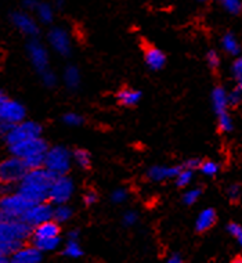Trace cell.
<instances>
[{
  "label": "cell",
  "mask_w": 242,
  "mask_h": 263,
  "mask_svg": "<svg viewBox=\"0 0 242 263\" xmlns=\"http://www.w3.org/2000/svg\"><path fill=\"white\" fill-rule=\"evenodd\" d=\"M31 230L19 219H0V254L10 258L29 240Z\"/></svg>",
  "instance_id": "obj_1"
},
{
  "label": "cell",
  "mask_w": 242,
  "mask_h": 263,
  "mask_svg": "<svg viewBox=\"0 0 242 263\" xmlns=\"http://www.w3.org/2000/svg\"><path fill=\"white\" fill-rule=\"evenodd\" d=\"M43 166L50 171L54 176L68 175L72 166V157L71 151L64 145H54L49 147L45 153V163Z\"/></svg>",
  "instance_id": "obj_2"
},
{
  "label": "cell",
  "mask_w": 242,
  "mask_h": 263,
  "mask_svg": "<svg viewBox=\"0 0 242 263\" xmlns=\"http://www.w3.org/2000/svg\"><path fill=\"white\" fill-rule=\"evenodd\" d=\"M43 135V126L36 121H27L24 119L21 122L15 123L10 127L9 132L5 135V141L7 145L15 144L18 141L27 140L31 137H39Z\"/></svg>",
  "instance_id": "obj_3"
},
{
  "label": "cell",
  "mask_w": 242,
  "mask_h": 263,
  "mask_svg": "<svg viewBox=\"0 0 242 263\" xmlns=\"http://www.w3.org/2000/svg\"><path fill=\"white\" fill-rule=\"evenodd\" d=\"M73 191H75V184H73V180L68 175L55 176L53 183L50 184V189H49L47 201L51 205L68 204L71 198H72Z\"/></svg>",
  "instance_id": "obj_4"
},
{
  "label": "cell",
  "mask_w": 242,
  "mask_h": 263,
  "mask_svg": "<svg viewBox=\"0 0 242 263\" xmlns=\"http://www.w3.org/2000/svg\"><path fill=\"white\" fill-rule=\"evenodd\" d=\"M27 173V168L23 159L11 155L10 158L0 161V184L14 186L21 182L24 175Z\"/></svg>",
  "instance_id": "obj_5"
},
{
  "label": "cell",
  "mask_w": 242,
  "mask_h": 263,
  "mask_svg": "<svg viewBox=\"0 0 242 263\" xmlns=\"http://www.w3.org/2000/svg\"><path fill=\"white\" fill-rule=\"evenodd\" d=\"M25 118H27V108L19 101L9 99L0 90V121L13 126Z\"/></svg>",
  "instance_id": "obj_6"
},
{
  "label": "cell",
  "mask_w": 242,
  "mask_h": 263,
  "mask_svg": "<svg viewBox=\"0 0 242 263\" xmlns=\"http://www.w3.org/2000/svg\"><path fill=\"white\" fill-rule=\"evenodd\" d=\"M49 147L50 145L46 141V139H43V136H39L31 137V139H27V140L18 141L15 144L9 145V150L11 155L24 159L35 154H45Z\"/></svg>",
  "instance_id": "obj_7"
},
{
  "label": "cell",
  "mask_w": 242,
  "mask_h": 263,
  "mask_svg": "<svg viewBox=\"0 0 242 263\" xmlns=\"http://www.w3.org/2000/svg\"><path fill=\"white\" fill-rule=\"evenodd\" d=\"M53 216V205L49 201H42V202H36L32 204L25 212L21 215L19 220H23L25 224L33 229L37 224L46 222Z\"/></svg>",
  "instance_id": "obj_8"
},
{
  "label": "cell",
  "mask_w": 242,
  "mask_h": 263,
  "mask_svg": "<svg viewBox=\"0 0 242 263\" xmlns=\"http://www.w3.org/2000/svg\"><path fill=\"white\" fill-rule=\"evenodd\" d=\"M47 42H49L50 47L57 54L63 55V57L71 55V51H72V41H71L68 31H65L64 28H51L49 33H47Z\"/></svg>",
  "instance_id": "obj_9"
},
{
  "label": "cell",
  "mask_w": 242,
  "mask_h": 263,
  "mask_svg": "<svg viewBox=\"0 0 242 263\" xmlns=\"http://www.w3.org/2000/svg\"><path fill=\"white\" fill-rule=\"evenodd\" d=\"M28 55L32 63L33 68L36 69L37 73H42L43 71L49 69V51H47L46 46L43 45L41 41H37L36 37H32L28 42L27 45Z\"/></svg>",
  "instance_id": "obj_10"
},
{
  "label": "cell",
  "mask_w": 242,
  "mask_h": 263,
  "mask_svg": "<svg viewBox=\"0 0 242 263\" xmlns=\"http://www.w3.org/2000/svg\"><path fill=\"white\" fill-rule=\"evenodd\" d=\"M11 21H13L14 27L17 28L21 33H24L25 36H37V33H39V25H37L36 21L28 13L15 11V13L11 14Z\"/></svg>",
  "instance_id": "obj_11"
},
{
  "label": "cell",
  "mask_w": 242,
  "mask_h": 263,
  "mask_svg": "<svg viewBox=\"0 0 242 263\" xmlns=\"http://www.w3.org/2000/svg\"><path fill=\"white\" fill-rule=\"evenodd\" d=\"M183 168V165H152L148 171H147V177L151 182H165V180H170L174 179Z\"/></svg>",
  "instance_id": "obj_12"
},
{
  "label": "cell",
  "mask_w": 242,
  "mask_h": 263,
  "mask_svg": "<svg viewBox=\"0 0 242 263\" xmlns=\"http://www.w3.org/2000/svg\"><path fill=\"white\" fill-rule=\"evenodd\" d=\"M10 259L13 263H41L43 260V254L35 245H27L25 242L10 256Z\"/></svg>",
  "instance_id": "obj_13"
},
{
  "label": "cell",
  "mask_w": 242,
  "mask_h": 263,
  "mask_svg": "<svg viewBox=\"0 0 242 263\" xmlns=\"http://www.w3.org/2000/svg\"><path fill=\"white\" fill-rule=\"evenodd\" d=\"M144 63L151 71H160L166 65V55L155 46H144Z\"/></svg>",
  "instance_id": "obj_14"
},
{
  "label": "cell",
  "mask_w": 242,
  "mask_h": 263,
  "mask_svg": "<svg viewBox=\"0 0 242 263\" xmlns=\"http://www.w3.org/2000/svg\"><path fill=\"white\" fill-rule=\"evenodd\" d=\"M61 233V224L54 219H49L46 222L37 224L31 230L29 240L32 238H46V237H58Z\"/></svg>",
  "instance_id": "obj_15"
},
{
  "label": "cell",
  "mask_w": 242,
  "mask_h": 263,
  "mask_svg": "<svg viewBox=\"0 0 242 263\" xmlns=\"http://www.w3.org/2000/svg\"><path fill=\"white\" fill-rule=\"evenodd\" d=\"M217 222V212L213 208H205L199 212L195 220V230L196 233H206L209 232L212 227L215 226Z\"/></svg>",
  "instance_id": "obj_16"
},
{
  "label": "cell",
  "mask_w": 242,
  "mask_h": 263,
  "mask_svg": "<svg viewBox=\"0 0 242 263\" xmlns=\"http://www.w3.org/2000/svg\"><path fill=\"white\" fill-rule=\"evenodd\" d=\"M143 97V93L138 89L134 87L125 86L119 89L116 93V100L122 107H136L140 103Z\"/></svg>",
  "instance_id": "obj_17"
},
{
  "label": "cell",
  "mask_w": 242,
  "mask_h": 263,
  "mask_svg": "<svg viewBox=\"0 0 242 263\" xmlns=\"http://www.w3.org/2000/svg\"><path fill=\"white\" fill-rule=\"evenodd\" d=\"M210 100H212V107H213L216 115L229 111L230 107L229 103H227V90L223 86H216L212 90Z\"/></svg>",
  "instance_id": "obj_18"
},
{
  "label": "cell",
  "mask_w": 242,
  "mask_h": 263,
  "mask_svg": "<svg viewBox=\"0 0 242 263\" xmlns=\"http://www.w3.org/2000/svg\"><path fill=\"white\" fill-rule=\"evenodd\" d=\"M31 244L35 245L42 254L57 251L61 245V238L58 237H46V238H32Z\"/></svg>",
  "instance_id": "obj_19"
},
{
  "label": "cell",
  "mask_w": 242,
  "mask_h": 263,
  "mask_svg": "<svg viewBox=\"0 0 242 263\" xmlns=\"http://www.w3.org/2000/svg\"><path fill=\"white\" fill-rule=\"evenodd\" d=\"M220 43H221V49H223L227 54L233 55V57H238L239 53H241V46H239V42H238L237 36L234 35L233 32H227V33H224Z\"/></svg>",
  "instance_id": "obj_20"
},
{
  "label": "cell",
  "mask_w": 242,
  "mask_h": 263,
  "mask_svg": "<svg viewBox=\"0 0 242 263\" xmlns=\"http://www.w3.org/2000/svg\"><path fill=\"white\" fill-rule=\"evenodd\" d=\"M63 79H64L65 86L68 87L69 90H76L80 85V72L75 65H68L64 69Z\"/></svg>",
  "instance_id": "obj_21"
},
{
  "label": "cell",
  "mask_w": 242,
  "mask_h": 263,
  "mask_svg": "<svg viewBox=\"0 0 242 263\" xmlns=\"http://www.w3.org/2000/svg\"><path fill=\"white\" fill-rule=\"evenodd\" d=\"M71 157H72V162L75 163V165H78L79 168H92V154H90L86 148H75V150L71 153Z\"/></svg>",
  "instance_id": "obj_22"
},
{
  "label": "cell",
  "mask_w": 242,
  "mask_h": 263,
  "mask_svg": "<svg viewBox=\"0 0 242 263\" xmlns=\"http://www.w3.org/2000/svg\"><path fill=\"white\" fill-rule=\"evenodd\" d=\"M72 216L73 211L68 204L53 205V216H51V219H54L55 222L59 223V224H63V223H67L68 220H71Z\"/></svg>",
  "instance_id": "obj_23"
},
{
  "label": "cell",
  "mask_w": 242,
  "mask_h": 263,
  "mask_svg": "<svg viewBox=\"0 0 242 263\" xmlns=\"http://www.w3.org/2000/svg\"><path fill=\"white\" fill-rule=\"evenodd\" d=\"M63 255L65 258L69 259H79L83 256V250L80 244H79V240H71L68 238L67 242L64 244V248H63Z\"/></svg>",
  "instance_id": "obj_24"
},
{
  "label": "cell",
  "mask_w": 242,
  "mask_h": 263,
  "mask_svg": "<svg viewBox=\"0 0 242 263\" xmlns=\"http://www.w3.org/2000/svg\"><path fill=\"white\" fill-rule=\"evenodd\" d=\"M35 11H36L37 20H39L42 24L49 25V24H51L54 21V11H53L50 5H47V3H41V2H39Z\"/></svg>",
  "instance_id": "obj_25"
},
{
  "label": "cell",
  "mask_w": 242,
  "mask_h": 263,
  "mask_svg": "<svg viewBox=\"0 0 242 263\" xmlns=\"http://www.w3.org/2000/svg\"><path fill=\"white\" fill-rule=\"evenodd\" d=\"M198 171L206 177H215L219 175L220 165L213 159H205V161H201Z\"/></svg>",
  "instance_id": "obj_26"
},
{
  "label": "cell",
  "mask_w": 242,
  "mask_h": 263,
  "mask_svg": "<svg viewBox=\"0 0 242 263\" xmlns=\"http://www.w3.org/2000/svg\"><path fill=\"white\" fill-rule=\"evenodd\" d=\"M192 179H194V171L187 168H182V171L176 175L173 180L176 183V186L178 189H184V187L190 186V183L192 182Z\"/></svg>",
  "instance_id": "obj_27"
},
{
  "label": "cell",
  "mask_w": 242,
  "mask_h": 263,
  "mask_svg": "<svg viewBox=\"0 0 242 263\" xmlns=\"http://www.w3.org/2000/svg\"><path fill=\"white\" fill-rule=\"evenodd\" d=\"M242 101V85L235 83V86L230 91H227V103L231 108H237Z\"/></svg>",
  "instance_id": "obj_28"
},
{
  "label": "cell",
  "mask_w": 242,
  "mask_h": 263,
  "mask_svg": "<svg viewBox=\"0 0 242 263\" xmlns=\"http://www.w3.org/2000/svg\"><path fill=\"white\" fill-rule=\"evenodd\" d=\"M216 117H217V127H219V130L221 133H230V132H233L234 122L233 118L230 117L229 111L227 112L219 114Z\"/></svg>",
  "instance_id": "obj_29"
},
{
  "label": "cell",
  "mask_w": 242,
  "mask_h": 263,
  "mask_svg": "<svg viewBox=\"0 0 242 263\" xmlns=\"http://www.w3.org/2000/svg\"><path fill=\"white\" fill-rule=\"evenodd\" d=\"M201 195H202V189H199V187L190 189V190H187L186 193H184L183 197H182V201H183L184 205L191 206V205L195 204L196 201L201 198Z\"/></svg>",
  "instance_id": "obj_30"
},
{
  "label": "cell",
  "mask_w": 242,
  "mask_h": 263,
  "mask_svg": "<svg viewBox=\"0 0 242 263\" xmlns=\"http://www.w3.org/2000/svg\"><path fill=\"white\" fill-rule=\"evenodd\" d=\"M23 162H24V165H25L27 171L42 168V166H43V163H45V154L31 155V157H27V158H24Z\"/></svg>",
  "instance_id": "obj_31"
},
{
  "label": "cell",
  "mask_w": 242,
  "mask_h": 263,
  "mask_svg": "<svg viewBox=\"0 0 242 263\" xmlns=\"http://www.w3.org/2000/svg\"><path fill=\"white\" fill-rule=\"evenodd\" d=\"M63 122L67 125V126H72V127H78L82 126L85 119L78 112H67L63 115Z\"/></svg>",
  "instance_id": "obj_32"
},
{
  "label": "cell",
  "mask_w": 242,
  "mask_h": 263,
  "mask_svg": "<svg viewBox=\"0 0 242 263\" xmlns=\"http://www.w3.org/2000/svg\"><path fill=\"white\" fill-rule=\"evenodd\" d=\"M230 73H231V78H233L235 83L242 85V60L239 59V55L235 57V60H234L233 64H231V67H230Z\"/></svg>",
  "instance_id": "obj_33"
},
{
  "label": "cell",
  "mask_w": 242,
  "mask_h": 263,
  "mask_svg": "<svg viewBox=\"0 0 242 263\" xmlns=\"http://www.w3.org/2000/svg\"><path fill=\"white\" fill-rule=\"evenodd\" d=\"M220 5L223 7L227 13L233 14V15H238L241 13L242 5L241 0H219Z\"/></svg>",
  "instance_id": "obj_34"
},
{
  "label": "cell",
  "mask_w": 242,
  "mask_h": 263,
  "mask_svg": "<svg viewBox=\"0 0 242 263\" xmlns=\"http://www.w3.org/2000/svg\"><path fill=\"white\" fill-rule=\"evenodd\" d=\"M206 64H208V67H209L212 71H216V69H219L220 63H221V60H220L219 53L216 50H209L206 53Z\"/></svg>",
  "instance_id": "obj_35"
},
{
  "label": "cell",
  "mask_w": 242,
  "mask_h": 263,
  "mask_svg": "<svg viewBox=\"0 0 242 263\" xmlns=\"http://www.w3.org/2000/svg\"><path fill=\"white\" fill-rule=\"evenodd\" d=\"M227 233L233 237L234 240L237 241L238 244H242V227L239 223L230 222L229 224H227Z\"/></svg>",
  "instance_id": "obj_36"
},
{
  "label": "cell",
  "mask_w": 242,
  "mask_h": 263,
  "mask_svg": "<svg viewBox=\"0 0 242 263\" xmlns=\"http://www.w3.org/2000/svg\"><path fill=\"white\" fill-rule=\"evenodd\" d=\"M129 197V193L126 189L124 187H119V189H115L112 193H111V201L116 205H120L124 204L125 201L128 200Z\"/></svg>",
  "instance_id": "obj_37"
},
{
  "label": "cell",
  "mask_w": 242,
  "mask_h": 263,
  "mask_svg": "<svg viewBox=\"0 0 242 263\" xmlns=\"http://www.w3.org/2000/svg\"><path fill=\"white\" fill-rule=\"evenodd\" d=\"M42 78V82H43V85L46 87H54L57 85V81H58V78L55 75L50 68L46 69V71H43L42 73H39Z\"/></svg>",
  "instance_id": "obj_38"
},
{
  "label": "cell",
  "mask_w": 242,
  "mask_h": 263,
  "mask_svg": "<svg viewBox=\"0 0 242 263\" xmlns=\"http://www.w3.org/2000/svg\"><path fill=\"white\" fill-rule=\"evenodd\" d=\"M227 197L231 202H238L241 198V186L238 183H233L231 186L227 189Z\"/></svg>",
  "instance_id": "obj_39"
},
{
  "label": "cell",
  "mask_w": 242,
  "mask_h": 263,
  "mask_svg": "<svg viewBox=\"0 0 242 263\" xmlns=\"http://www.w3.org/2000/svg\"><path fill=\"white\" fill-rule=\"evenodd\" d=\"M138 220V215L136 211H126L124 213V218H122V223H124L126 227L134 226Z\"/></svg>",
  "instance_id": "obj_40"
},
{
  "label": "cell",
  "mask_w": 242,
  "mask_h": 263,
  "mask_svg": "<svg viewBox=\"0 0 242 263\" xmlns=\"http://www.w3.org/2000/svg\"><path fill=\"white\" fill-rule=\"evenodd\" d=\"M98 201V195L94 190H87L85 191V194H83V204L86 205V206H92Z\"/></svg>",
  "instance_id": "obj_41"
},
{
  "label": "cell",
  "mask_w": 242,
  "mask_h": 263,
  "mask_svg": "<svg viewBox=\"0 0 242 263\" xmlns=\"http://www.w3.org/2000/svg\"><path fill=\"white\" fill-rule=\"evenodd\" d=\"M201 161H202L201 158H190L183 163V166L187 169H191V171H194V172H195V171H198V168H199Z\"/></svg>",
  "instance_id": "obj_42"
},
{
  "label": "cell",
  "mask_w": 242,
  "mask_h": 263,
  "mask_svg": "<svg viewBox=\"0 0 242 263\" xmlns=\"http://www.w3.org/2000/svg\"><path fill=\"white\" fill-rule=\"evenodd\" d=\"M37 3H39L37 0H24V7L29 11H35Z\"/></svg>",
  "instance_id": "obj_43"
},
{
  "label": "cell",
  "mask_w": 242,
  "mask_h": 263,
  "mask_svg": "<svg viewBox=\"0 0 242 263\" xmlns=\"http://www.w3.org/2000/svg\"><path fill=\"white\" fill-rule=\"evenodd\" d=\"M168 263H182L183 262V258H182V255L177 254V252H174V254H172L170 256H168V260H166Z\"/></svg>",
  "instance_id": "obj_44"
},
{
  "label": "cell",
  "mask_w": 242,
  "mask_h": 263,
  "mask_svg": "<svg viewBox=\"0 0 242 263\" xmlns=\"http://www.w3.org/2000/svg\"><path fill=\"white\" fill-rule=\"evenodd\" d=\"M11 127V125L9 123H5L0 121V137H5V135L9 132V129Z\"/></svg>",
  "instance_id": "obj_45"
},
{
  "label": "cell",
  "mask_w": 242,
  "mask_h": 263,
  "mask_svg": "<svg viewBox=\"0 0 242 263\" xmlns=\"http://www.w3.org/2000/svg\"><path fill=\"white\" fill-rule=\"evenodd\" d=\"M68 238H71V240H79V237H80V233H79V230H69L68 232Z\"/></svg>",
  "instance_id": "obj_46"
},
{
  "label": "cell",
  "mask_w": 242,
  "mask_h": 263,
  "mask_svg": "<svg viewBox=\"0 0 242 263\" xmlns=\"http://www.w3.org/2000/svg\"><path fill=\"white\" fill-rule=\"evenodd\" d=\"M7 260H9V258H7V256H5L3 254H0V263H5V262H7Z\"/></svg>",
  "instance_id": "obj_47"
},
{
  "label": "cell",
  "mask_w": 242,
  "mask_h": 263,
  "mask_svg": "<svg viewBox=\"0 0 242 263\" xmlns=\"http://www.w3.org/2000/svg\"><path fill=\"white\" fill-rule=\"evenodd\" d=\"M196 2H198V3H205L206 0H196Z\"/></svg>",
  "instance_id": "obj_48"
}]
</instances>
